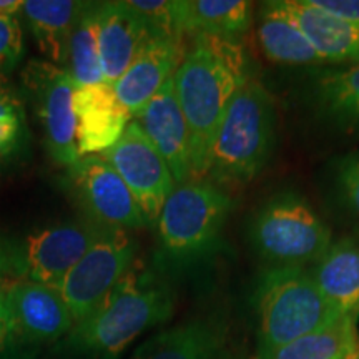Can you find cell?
I'll use <instances>...</instances> for the list:
<instances>
[{"instance_id":"f546056e","label":"cell","mask_w":359,"mask_h":359,"mask_svg":"<svg viewBox=\"0 0 359 359\" xmlns=\"http://www.w3.org/2000/svg\"><path fill=\"white\" fill-rule=\"evenodd\" d=\"M24 30L19 17L0 15V75L17 69L24 57Z\"/></svg>"},{"instance_id":"cb8c5ba5","label":"cell","mask_w":359,"mask_h":359,"mask_svg":"<svg viewBox=\"0 0 359 359\" xmlns=\"http://www.w3.org/2000/svg\"><path fill=\"white\" fill-rule=\"evenodd\" d=\"M359 316H339L321 330L286 344L271 359H359Z\"/></svg>"},{"instance_id":"7c38bea8","label":"cell","mask_w":359,"mask_h":359,"mask_svg":"<svg viewBox=\"0 0 359 359\" xmlns=\"http://www.w3.org/2000/svg\"><path fill=\"white\" fill-rule=\"evenodd\" d=\"M4 290L17 327L32 346L55 343L75 326L74 316L57 288L4 278Z\"/></svg>"},{"instance_id":"83f0119b","label":"cell","mask_w":359,"mask_h":359,"mask_svg":"<svg viewBox=\"0 0 359 359\" xmlns=\"http://www.w3.org/2000/svg\"><path fill=\"white\" fill-rule=\"evenodd\" d=\"M37 351L39 348L32 346L17 327L2 281L0 283V359H34Z\"/></svg>"},{"instance_id":"d6a6232c","label":"cell","mask_w":359,"mask_h":359,"mask_svg":"<svg viewBox=\"0 0 359 359\" xmlns=\"http://www.w3.org/2000/svg\"><path fill=\"white\" fill-rule=\"evenodd\" d=\"M6 278V251H4V241L0 240V283Z\"/></svg>"},{"instance_id":"3957f363","label":"cell","mask_w":359,"mask_h":359,"mask_svg":"<svg viewBox=\"0 0 359 359\" xmlns=\"http://www.w3.org/2000/svg\"><path fill=\"white\" fill-rule=\"evenodd\" d=\"M275 143V100L259 80L251 77L219 123L206 178L223 190L248 185L266 167Z\"/></svg>"},{"instance_id":"ba28073f","label":"cell","mask_w":359,"mask_h":359,"mask_svg":"<svg viewBox=\"0 0 359 359\" xmlns=\"http://www.w3.org/2000/svg\"><path fill=\"white\" fill-rule=\"evenodd\" d=\"M75 87L69 69L47 60L32 58L20 72L19 90L40 130L45 151L65 168L80 160L74 114Z\"/></svg>"},{"instance_id":"7402d4cb","label":"cell","mask_w":359,"mask_h":359,"mask_svg":"<svg viewBox=\"0 0 359 359\" xmlns=\"http://www.w3.org/2000/svg\"><path fill=\"white\" fill-rule=\"evenodd\" d=\"M309 98L323 120L346 132H359V64L314 77Z\"/></svg>"},{"instance_id":"52a82bcc","label":"cell","mask_w":359,"mask_h":359,"mask_svg":"<svg viewBox=\"0 0 359 359\" xmlns=\"http://www.w3.org/2000/svg\"><path fill=\"white\" fill-rule=\"evenodd\" d=\"M105 230L82 217L43 224L24 236L4 241L6 276L57 288Z\"/></svg>"},{"instance_id":"4fadbf2b","label":"cell","mask_w":359,"mask_h":359,"mask_svg":"<svg viewBox=\"0 0 359 359\" xmlns=\"http://www.w3.org/2000/svg\"><path fill=\"white\" fill-rule=\"evenodd\" d=\"M185 52L183 37L155 35L143 45L125 74L114 85L116 97L132 118H137L161 85L173 77Z\"/></svg>"},{"instance_id":"4316f807","label":"cell","mask_w":359,"mask_h":359,"mask_svg":"<svg viewBox=\"0 0 359 359\" xmlns=\"http://www.w3.org/2000/svg\"><path fill=\"white\" fill-rule=\"evenodd\" d=\"M125 4L156 35H167V37H185L187 35V0H127Z\"/></svg>"},{"instance_id":"484cf974","label":"cell","mask_w":359,"mask_h":359,"mask_svg":"<svg viewBox=\"0 0 359 359\" xmlns=\"http://www.w3.org/2000/svg\"><path fill=\"white\" fill-rule=\"evenodd\" d=\"M97 7L98 2H85L72 34L69 72L77 87L105 83L98 50Z\"/></svg>"},{"instance_id":"5b68a950","label":"cell","mask_w":359,"mask_h":359,"mask_svg":"<svg viewBox=\"0 0 359 359\" xmlns=\"http://www.w3.org/2000/svg\"><path fill=\"white\" fill-rule=\"evenodd\" d=\"M231 208L228 191L206 180L175 188L156 223L161 273L187 271L212 257Z\"/></svg>"},{"instance_id":"6da1fadb","label":"cell","mask_w":359,"mask_h":359,"mask_svg":"<svg viewBox=\"0 0 359 359\" xmlns=\"http://www.w3.org/2000/svg\"><path fill=\"white\" fill-rule=\"evenodd\" d=\"M250 79V60L240 39L191 35L173 75L190 137L191 182L206 180L215 135L231 100Z\"/></svg>"},{"instance_id":"5bb4252c","label":"cell","mask_w":359,"mask_h":359,"mask_svg":"<svg viewBox=\"0 0 359 359\" xmlns=\"http://www.w3.org/2000/svg\"><path fill=\"white\" fill-rule=\"evenodd\" d=\"M135 120L167 161L177 187L191 182L190 137L185 115L175 93L173 77L161 85Z\"/></svg>"},{"instance_id":"44dd1931","label":"cell","mask_w":359,"mask_h":359,"mask_svg":"<svg viewBox=\"0 0 359 359\" xmlns=\"http://www.w3.org/2000/svg\"><path fill=\"white\" fill-rule=\"evenodd\" d=\"M257 37L259 48L275 64L281 65H326L311 42L285 11L280 0L263 4L258 15Z\"/></svg>"},{"instance_id":"277c9868","label":"cell","mask_w":359,"mask_h":359,"mask_svg":"<svg viewBox=\"0 0 359 359\" xmlns=\"http://www.w3.org/2000/svg\"><path fill=\"white\" fill-rule=\"evenodd\" d=\"M253 302L255 359H271L278 349L339 318L318 290L308 268L302 266H266L258 276Z\"/></svg>"},{"instance_id":"9a60e30c","label":"cell","mask_w":359,"mask_h":359,"mask_svg":"<svg viewBox=\"0 0 359 359\" xmlns=\"http://www.w3.org/2000/svg\"><path fill=\"white\" fill-rule=\"evenodd\" d=\"M79 155H102L120 140L132 116L109 83L75 87Z\"/></svg>"},{"instance_id":"603a6c76","label":"cell","mask_w":359,"mask_h":359,"mask_svg":"<svg viewBox=\"0 0 359 359\" xmlns=\"http://www.w3.org/2000/svg\"><path fill=\"white\" fill-rule=\"evenodd\" d=\"M32 133L19 87L0 75V177L22 167L30 158Z\"/></svg>"},{"instance_id":"d4e9b609","label":"cell","mask_w":359,"mask_h":359,"mask_svg":"<svg viewBox=\"0 0 359 359\" xmlns=\"http://www.w3.org/2000/svg\"><path fill=\"white\" fill-rule=\"evenodd\" d=\"M253 6L246 0H187L185 34L240 39L250 29Z\"/></svg>"},{"instance_id":"ffe728a7","label":"cell","mask_w":359,"mask_h":359,"mask_svg":"<svg viewBox=\"0 0 359 359\" xmlns=\"http://www.w3.org/2000/svg\"><path fill=\"white\" fill-rule=\"evenodd\" d=\"M83 7L77 0H25L22 15L45 60L69 65L72 34Z\"/></svg>"},{"instance_id":"e0dca14e","label":"cell","mask_w":359,"mask_h":359,"mask_svg":"<svg viewBox=\"0 0 359 359\" xmlns=\"http://www.w3.org/2000/svg\"><path fill=\"white\" fill-rule=\"evenodd\" d=\"M133 359H240L228 327L217 318H196L155 334L135 351Z\"/></svg>"},{"instance_id":"2e32d148","label":"cell","mask_w":359,"mask_h":359,"mask_svg":"<svg viewBox=\"0 0 359 359\" xmlns=\"http://www.w3.org/2000/svg\"><path fill=\"white\" fill-rule=\"evenodd\" d=\"M97 32L103 80L111 87L156 35L125 2H98Z\"/></svg>"},{"instance_id":"9c48e42d","label":"cell","mask_w":359,"mask_h":359,"mask_svg":"<svg viewBox=\"0 0 359 359\" xmlns=\"http://www.w3.org/2000/svg\"><path fill=\"white\" fill-rule=\"evenodd\" d=\"M138 257L132 231L107 228L83 258L70 269L57 290L69 306L75 325L90 316L123 280Z\"/></svg>"},{"instance_id":"1f68e13d","label":"cell","mask_w":359,"mask_h":359,"mask_svg":"<svg viewBox=\"0 0 359 359\" xmlns=\"http://www.w3.org/2000/svg\"><path fill=\"white\" fill-rule=\"evenodd\" d=\"M24 0H0V15L17 17L22 12Z\"/></svg>"},{"instance_id":"8fae6325","label":"cell","mask_w":359,"mask_h":359,"mask_svg":"<svg viewBox=\"0 0 359 359\" xmlns=\"http://www.w3.org/2000/svg\"><path fill=\"white\" fill-rule=\"evenodd\" d=\"M102 156L128 187L147 226H156L163 205L177 183L167 161L151 145L137 120L127 125L120 140L110 150L103 151Z\"/></svg>"},{"instance_id":"7a4b0ae2","label":"cell","mask_w":359,"mask_h":359,"mask_svg":"<svg viewBox=\"0 0 359 359\" xmlns=\"http://www.w3.org/2000/svg\"><path fill=\"white\" fill-rule=\"evenodd\" d=\"M175 293L160 269L135 262L123 280L58 346L88 359H118L138 336L172 318Z\"/></svg>"},{"instance_id":"ac0fdd59","label":"cell","mask_w":359,"mask_h":359,"mask_svg":"<svg viewBox=\"0 0 359 359\" xmlns=\"http://www.w3.org/2000/svg\"><path fill=\"white\" fill-rule=\"evenodd\" d=\"M326 64H359V24L339 19L313 0H280Z\"/></svg>"},{"instance_id":"30bf717a","label":"cell","mask_w":359,"mask_h":359,"mask_svg":"<svg viewBox=\"0 0 359 359\" xmlns=\"http://www.w3.org/2000/svg\"><path fill=\"white\" fill-rule=\"evenodd\" d=\"M62 182L83 217L100 226L128 231L147 226L128 187L102 155L82 156L65 168Z\"/></svg>"},{"instance_id":"8992f818","label":"cell","mask_w":359,"mask_h":359,"mask_svg":"<svg viewBox=\"0 0 359 359\" xmlns=\"http://www.w3.org/2000/svg\"><path fill=\"white\" fill-rule=\"evenodd\" d=\"M248 235L266 266H311L333 243L325 219L294 191L264 201L250 219Z\"/></svg>"},{"instance_id":"f1b7e54d","label":"cell","mask_w":359,"mask_h":359,"mask_svg":"<svg viewBox=\"0 0 359 359\" xmlns=\"http://www.w3.org/2000/svg\"><path fill=\"white\" fill-rule=\"evenodd\" d=\"M333 183L339 205L359 222V151L336 163Z\"/></svg>"},{"instance_id":"4dcf8cb0","label":"cell","mask_w":359,"mask_h":359,"mask_svg":"<svg viewBox=\"0 0 359 359\" xmlns=\"http://www.w3.org/2000/svg\"><path fill=\"white\" fill-rule=\"evenodd\" d=\"M313 2L331 15L359 24V0H313Z\"/></svg>"},{"instance_id":"d6986e66","label":"cell","mask_w":359,"mask_h":359,"mask_svg":"<svg viewBox=\"0 0 359 359\" xmlns=\"http://www.w3.org/2000/svg\"><path fill=\"white\" fill-rule=\"evenodd\" d=\"M308 273L339 316H359V240L333 241Z\"/></svg>"}]
</instances>
